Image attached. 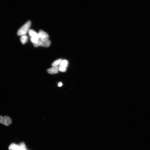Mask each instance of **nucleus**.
Segmentation results:
<instances>
[{"label":"nucleus","mask_w":150,"mask_h":150,"mask_svg":"<svg viewBox=\"0 0 150 150\" xmlns=\"http://www.w3.org/2000/svg\"><path fill=\"white\" fill-rule=\"evenodd\" d=\"M31 25V22L28 21L18 31L17 34L19 36L25 35L29 30Z\"/></svg>","instance_id":"1"},{"label":"nucleus","mask_w":150,"mask_h":150,"mask_svg":"<svg viewBox=\"0 0 150 150\" xmlns=\"http://www.w3.org/2000/svg\"><path fill=\"white\" fill-rule=\"evenodd\" d=\"M0 123L5 125L8 126L11 124L12 120L11 118L8 116H5L3 117L0 116Z\"/></svg>","instance_id":"2"},{"label":"nucleus","mask_w":150,"mask_h":150,"mask_svg":"<svg viewBox=\"0 0 150 150\" xmlns=\"http://www.w3.org/2000/svg\"><path fill=\"white\" fill-rule=\"evenodd\" d=\"M68 64V61L66 60H62L59 64V70L62 72L66 71Z\"/></svg>","instance_id":"3"},{"label":"nucleus","mask_w":150,"mask_h":150,"mask_svg":"<svg viewBox=\"0 0 150 150\" xmlns=\"http://www.w3.org/2000/svg\"><path fill=\"white\" fill-rule=\"evenodd\" d=\"M40 46L45 47H48L51 44L50 41L48 38H39Z\"/></svg>","instance_id":"4"},{"label":"nucleus","mask_w":150,"mask_h":150,"mask_svg":"<svg viewBox=\"0 0 150 150\" xmlns=\"http://www.w3.org/2000/svg\"><path fill=\"white\" fill-rule=\"evenodd\" d=\"M58 71V66H53L52 68L49 69L47 70L49 73L52 74L57 73Z\"/></svg>","instance_id":"5"},{"label":"nucleus","mask_w":150,"mask_h":150,"mask_svg":"<svg viewBox=\"0 0 150 150\" xmlns=\"http://www.w3.org/2000/svg\"><path fill=\"white\" fill-rule=\"evenodd\" d=\"M38 37L39 38H49V36L47 33L40 30L38 33Z\"/></svg>","instance_id":"6"},{"label":"nucleus","mask_w":150,"mask_h":150,"mask_svg":"<svg viewBox=\"0 0 150 150\" xmlns=\"http://www.w3.org/2000/svg\"><path fill=\"white\" fill-rule=\"evenodd\" d=\"M19 146L15 143H12L10 145L9 147V150H19Z\"/></svg>","instance_id":"7"},{"label":"nucleus","mask_w":150,"mask_h":150,"mask_svg":"<svg viewBox=\"0 0 150 150\" xmlns=\"http://www.w3.org/2000/svg\"><path fill=\"white\" fill-rule=\"evenodd\" d=\"M29 33L31 37H39L38 34L33 30H30Z\"/></svg>","instance_id":"8"},{"label":"nucleus","mask_w":150,"mask_h":150,"mask_svg":"<svg viewBox=\"0 0 150 150\" xmlns=\"http://www.w3.org/2000/svg\"><path fill=\"white\" fill-rule=\"evenodd\" d=\"M19 146V150H27L26 145L24 142H21L18 145Z\"/></svg>","instance_id":"9"},{"label":"nucleus","mask_w":150,"mask_h":150,"mask_svg":"<svg viewBox=\"0 0 150 150\" xmlns=\"http://www.w3.org/2000/svg\"><path fill=\"white\" fill-rule=\"evenodd\" d=\"M21 41L23 44H24L27 42L28 40V37L27 35H25L22 36L20 39Z\"/></svg>","instance_id":"10"},{"label":"nucleus","mask_w":150,"mask_h":150,"mask_svg":"<svg viewBox=\"0 0 150 150\" xmlns=\"http://www.w3.org/2000/svg\"><path fill=\"white\" fill-rule=\"evenodd\" d=\"M62 60V59H58V60L54 61L52 64V65L53 66H57L60 64Z\"/></svg>","instance_id":"11"},{"label":"nucleus","mask_w":150,"mask_h":150,"mask_svg":"<svg viewBox=\"0 0 150 150\" xmlns=\"http://www.w3.org/2000/svg\"><path fill=\"white\" fill-rule=\"evenodd\" d=\"M62 83L61 82H60L58 84V86L59 87H61L62 86Z\"/></svg>","instance_id":"12"}]
</instances>
